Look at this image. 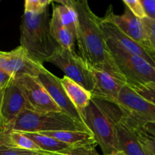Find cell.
I'll return each mask as SVG.
<instances>
[{"mask_svg": "<svg viewBox=\"0 0 155 155\" xmlns=\"http://www.w3.org/2000/svg\"><path fill=\"white\" fill-rule=\"evenodd\" d=\"M41 134L54 138L72 148L88 146L96 147L98 145L94 135L91 133H87V132L55 131L42 133Z\"/></svg>", "mask_w": 155, "mask_h": 155, "instance_id": "obj_16", "label": "cell"}, {"mask_svg": "<svg viewBox=\"0 0 155 155\" xmlns=\"http://www.w3.org/2000/svg\"><path fill=\"white\" fill-rule=\"evenodd\" d=\"M0 141L9 146L31 151L40 155H53L43 151L24 133L0 130Z\"/></svg>", "mask_w": 155, "mask_h": 155, "instance_id": "obj_17", "label": "cell"}, {"mask_svg": "<svg viewBox=\"0 0 155 155\" xmlns=\"http://www.w3.org/2000/svg\"><path fill=\"white\" fill-rule=\"evenodd\" d=\"M15 80L12 76L0 69V90H3Z\"/></svg>", "mask_w": 155, "mask_h": 155, "instance_id": "obj_29", "label": "cell"}, {"mask_svg": "<svg viewBox=\"0 0 155 155\" xmlns=\"http://www.w3.org/2000/svg\"><path fill=\"white\" fill-rule=\"evenodd\" d=\"M115 155H125V154H123V153H122V152H120V151H119L118 153H116V154H115Z\"/></svg>", "mask_w": 155, "mask_h": 155, "instance_id": "obj_32", "label": "cell"}, {"mask_svg": "<svg viewBox=\"0 0 155 155\" xmlns=\"http://www.w3.org/2000/svg\"><path fill=\"white\" fill-rule=\"evenodd\" d=\"M123 3L138 18L142 20L147 18L144 8L141 5V0H123Z\"/></svg>", "mask_w": 155, "mask_h": 155, "instance_id": "obj_22", "label": "cell"}, {"mask_svg": "<svg viewBox=\"0 0 155 155\" xmlns=\"http://www.w3.org/2000/svg\"><path fill=\"white\" fill-rule=\"evenodd\" d=\"M76 14L78 42L81 57L96 69L124 77L115 65L101 26V18L92 12L86 0H68Z\"/></svg>", "mask_w": 155, "mask_h": 155, "instance_id": "obj_1", "label": "cell"}, {"mask_svg": "<svg viewBox=\"0 0 155 155\" xmlns=\"http://www.w3.org/2000/svg\"><path fill=\"white\" fill-rule=\"evenodd\" d=\"M113 124L119 151L125 155H148L138 138L142 129L135 125L114 103L92 98Z\"/></svg>", "mask_w": 155, "mask_h": 155, "instance_id": "obj_4", "label": "cell"}, {"mask_svg": "<svg viewBox=\"0 0 155 155\" xmlns=\"http://www.w3.org/2000/svg\"><path fill=\"white\" fill-rule=\"evenodd\" d=\"M91 68L94 78V89L91 92L92 98L115 104L120 91L127 85L125 79L106 71L91 67Z\"/></svg>", "mask_w": 155, "mask_h": 155, "instance_id": "obj_13", "label": "cell"}, {"mask_svg": "<svg viewBox=\"0 0 155 155\" xmlns=\"http://www.w3.org/2000/svg\"><path fill=\"white\" fill-rule=\"evenodd\" d=\"M4 91L0 90V124H1V109H2V98H3V95H4Z\"/></svg>", "mask_w": 155, "mask_h": 155, "instance_id": "obj_31", "label": "cell"}, {"mask_svg": "<svg viewBox=\"0 0 155 155\" xmlns=\"http://www.w3.org/2000/svg\"><path fill=\"white\" fill-rule=\"evenodd\" d=\"M138 138L148 155H155V139L147 136L142 130L138 133Z\"/></svg>", "mask_w": 155, "mask_h": 155, "instance_id": "obj_24", "label": "cell"}, {"mask_svg": "<svg viewBox=\"0 0 155 155\" xmlns=\"http://www.w3.org/2000/svg\"><path fill=\"white\" fill-rule=\"evenodd\" d=\"M146 17L155 21V0H141Z\"/></svg>", "mask_w": 155, "mask_h": 155, "instance_id": "obj_28", "label": "cell"}, {"mask_svg": "<svg viewBox=\"0 0 155 155\" xmlns=\"http://www.w3.org/2000/svg\"><path fill=\"white\" fill-rule=\"evenodd\" d=\"M50 21L48 9L39 14L24 12L20 27V45L32 60L41 64L47 61L59 48L50 33Z\"/></svg>", "mask_w": 155, "mask_h": 155, "instance_id": "obj_2", "label": "cell"}, {"mask_svg": "<svg viewBox=\"0 0 155 155\" xmlns=\"http://www.w3.org/2000/svg\"><path fill=\"white\" fill-rule=\"evenodd\" d=\"M84 124L94 135L103 155L119 152L113 124L103 109L91 99L83 113Z\"/></svg>", "mask_w": 155, "mask_h": 155, "instance_id": "obj_6", "label": "cell"}, {"mask_svg": "<svg viewBox=\"0 0 155 155\" xmlns=\"http://www.w3.org/2000/svg\"><path fill=\"white\" fill-rule=\"evenodd\" d=\"M115 65L132 89L155 83V68L144 59L125 51L112 41L106 39Z\"/></svg>", "mask_w": 155, "mask_h": 155, "instance_id": "obj_5", "label": "cell"}, {"mask_svg": "<svg viewBox=\"0 0 155 155\" xmlns=\"http://www.w3.org/2000/svg\"><path fill=\"white\" fill-rule=\"evenodd\" d=\"M27 103L15 81L5 89L1 109L0 127H5L27 110Z\"/></svg>", "mask_w": 155, "mask_h": 155, "instance_id": "obj_15", "label": "cell"}, {"mask_svg": "<svg viewBox=\"0 0 155 155\" xmlns=\"http://www.w3.org/2000/svg\"><path fill=\"white\" fill-rule=\"evenodd\" d=\"M24 133L32 139L43 151L53 155L67 154L73 148L64 142L41 133Z\"/></svg>", "mask_w": 155, "mask_h": 155, "instance_id": "obj_20", "label": "cell"}, {"mask_svg": "<svg viewBox=\"0 0 155 155\" xmlns=\"http://www.w3.org/2000/svg\"><path fill=\"white\" fill-rule=\"evenodd\" d=\"M106 155H115V154H106Z\"/></svg>", "mask_w": 155, "mask_h": 155, "instance_id": "obj_33", "label": "cell"}, {"mask_svg": "<svg viewBox=\"0 0 155 155\" xmlns=\"http://www.w3.org/2000/svg\"><path fill=\"white\" fill-rule=\"evenodd\" d=\"M141 22L147 35L150 46L155 51V21L145 18L141 20Z\"/></svg>", "mask_w": 155, "mask_h": 155, "instance_id": "obj_25", "label": "cell"}, {"mask_svg": "<svg viewBox=\"0 0 155 155\" xmlns=\"http://www.w3.org/2000/svg\"><path fill=\"white\" fill-rule=\"evenodd\" d=\"M105 17L112 21L128 36L141 45L153 49L150 46L148 37L141 20L135 17L126 6L122 15H115L113 12L109 9L107 11Z\"/></svg>", "mask_w": 155, "mask_h": 155, "instance_id": "obj_14", "label": "cell"}, {"mask_svg": "<svg viewBox=\"0 0 155 155\" xmlns=\"http://www.w3.org/2000/svg\"><path fill=\"white\" fill-rule=\"evenodd\" d=\"M37 79L42 83L61 111L78 122L85 124L83 116L69 99L61 83L60 79L50 72L47 69L44 72L40 74Z\"/></svg>", "mask_w": 155, "mask_h": 155, "instance_id": "obj_12", "label": "cell"}, {"mask_svg": "<svg viewBox=\"0 0 155 155\" xmlns=\"http://www.w3.org/2000/svg\"><path fill=\"white\" fill-rule=\"evenodd\" d=\"M101 26L106 39L112 41L125 51L142 58L155 68V51L153 49L141 45L128 36L105 16L101 18Z\"/></svg>", "mask_w": 155, "mask_h": 155, "instance_id": "obj_11", "label": "cell"}, {"mask_svg": "<svg viewBox=\"0 0 155 155\" xmlns=\"http://www.w3.org/2000/svg\"><path fill=\"white\" fill-rule=\"evenodd\" d=\"M27 103V110L36 113L61 111L37 77L24 75L14 80Z\"/></svg>", "mask_w": 155, "mask_h": 155, "instance_id": "obj_9", "label": "cell"}, {"mask_svg": "<svg viewBox=\"0 0 155 155\" xmlns=\"http://www.w3.org/2000/svg\"><path fill=\"white\" fill-rule=\"evenodd\" d=\"M96 147H78V148H73L68 154H59V155H100L97 153Z\"/></svg>", "mask_w": 155, "mask_h": 155, "instance_id": "obj_27", "label": "cell"}, {"mask_svg": "<svg viewBox=\"0 0 155 155\" xmlns=\"http://www.w3.org/2000/svg\"><path fill=\"white\" fill-rule=\"evenodd\" d=\"M0 69L17 79L24 75L37 77L46 68L43 64L32 60L26 50L19 45L10 51H0Z\"/></svg>", "mask_w": 155, "mask_h": 155, "instance_id": "obj_10", "label": "cell"}, {"mask_svg": "<svg viewBox=\"0 0 155 155\" xmlns=\"http://www.w3.org/2000/svg\"><path fill=\"white\" fill-rule=\"evenodd\" d=\"M0 130L21 133H42L55 131H81L91 133L85 124L78 122L62 111L36 113L25 110L11 124Z\"/></svg>", "mask_w": 155, "mask_h": 155, "instance_id": "obj_3", "label": "cell"}, {"mask_svg": "<svg viewBox=\"0 0 155 155\" xmlns=\"http://www.w3.org/2000/svg\"><path fill=\"white\" fill-rule=\"evenodd\" d=\"M142 130L147 136L155 139V122L147 123V124H144Z\"/></svg>", "mask_w": 155, "mask_h": 155, "instance_id": "obj_30", "label": "cell"}, {"mask_svg": "<svg viewBox=\"0 0 155 155\" xmlns=\"http://www.w3.org/2000/svg\"><path fill=\"white\" fill-rule=\"evenodd\" d=\"M34 154L31 151L9 146L0 141V155H33Z\"/></svg>", "mask_w": 155, "mask_h": 155, "instance_id": "obj_26", "label": "cell"}, {"mask_svg": "<svg viewBox=\"0 0 155 155\" xmlns=\"http://www.w3.org/2000/svg\"><path fill=\"white\" fill-rule=\"evenodd\" d=\"M50 30L52 36L60 48L74 51L75 37L62 24L57 13L54 10L53 11V16L50 18Z\"/></svg>", "mask_w": 155, "mask_h": 155, "instance_id": "obj_19", "label": "cell"}, {"mask_svg": "<svg viewBox=\"0 0 155 155\" xmlns=\"http://www.w3.org/2000/svg\"><path fill=\"white\" fill-rule=\"evenodd\" d=\"M53 2L51 0H26L24 2V12L33 14L42 13L48 9Z\"/></svg>", "mask_w": 155, "mask_h": 155, "instance_id": "obj_21", "label": "cell"}, {"mask_svg": "<svg viewBox=\"0 0 155 155\" xmlns=\"http://www.w3.org/2000/svg\"><path fill=\"white\" fill-rule=\"evenodd\" d=\"M115 104L141 129L147 123L155 122V104L144 99L127 85L120 91Z\"/></svg>", "mask_w": 155, "mask_h": 155, "instance_id": "obj_8", "label": "cell"}, {"mask_svg": "<svg viewBox=\"0 0 155 155\" xmlns=\"http://www.w3.org/2000/svg\"><path fill=\"white\" fill-rule=\"evenodd\" d=\"M33 155H40V154H34Z\"/></svg>", "mask_w": 155, "mask_h": 155, "instance_id": "obj_34", "label": "cell"}, {"mask_svg": "<svg viewBox=\"0 0 155 155\" xmlns=\"http://www.w3.org/2000/svg\"><path fill=\"white\" fill-rule=\"evenodd\" d=\"M60 82L69 99L83 116L84 111L92 99L91 92L65 76L60 79Z\"/></svg>", "mask_w": 155, "mask_h": 155, "instance_id": "obj_18", "label": "cell"}, {"mask_svg": "<svg viewBox=\"0 0 155 155\" xmlns=\"http://www.w3.org/2000/svg\"><path fill=\"white\" fill-rule=\"evenodd\" d=\"M133 89L144 99L155 104V83L140 86Z\"/></svg>", "mask_w": 155, "mask_h": 155, "instance_id": "obj_23", "label": "cell"}, {"mask_svg": "<svg viewBox=\"0 0 155 155\" xmlns=\"http://www.w3.org/2000/svg\"><path fill=\"white\" fill-rule=\"evenodd\" d=\"M61 70L65 77L89 92H92L94 86V78L91 66L76 54L75 51L64 49L59 46L56 52L47 60Z\"/></svg>", "mask_w": 155, "mask_h": 155, "instance_id": "obj_7", "label": "cell"}]
</instances>
